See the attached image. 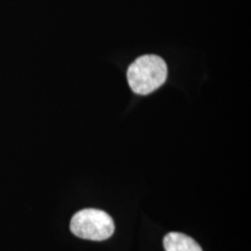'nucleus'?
<instances>
[{
	"label": "nucleus",
	"instance_id": "nucleus-1",
	"mask_svg": "<svg viewBox=\"0 0 251 251\" xmlns=\"http://www.w3.org/2000/svg\"><path fill=\"white\" fill-rule=\"evenodd\" d=\"M127 82L131 90L140 95H147L160 88L168 76L165 61L156 55H144L128 67Z\"/></svg>",
	"mask_w": 251,
	"mask_h": 251
},
{
	"label": "nucleus",
	"instance_id": "nucleus-2",
	"mask_svg": "<svg viewBox=\"0 0 251 251\" xmlns=\"http://www.w3.org/2000/svg\"><path fill=\"white\" fill-rule=\"evenodd\" d=\"M70 229L79 238L102 241L112 236L115 224L106 212L96 208H86L73 216Z\"/></svg>",
	"mask_w": 251,
	"mask_h": 251
},
{
	"label": "nucleus",
	"instance_id": "nucleus-3",
	"mask_svg": "<svg viewBox=\"0 0 251 251\" xmlns=\"http://www.w3.org/2000/svg\"><path fill=\"white\" fill-rule=\"evenodd\" d=\"M163 244L166 251H203L192 237L181 233H168Z\"/></svg>",
	"mask_w": 251,
	"mask_h": 251
}]
</instances>
